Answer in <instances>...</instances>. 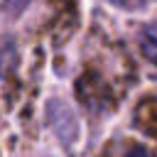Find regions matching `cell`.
Listing matches in <instances>:
<instances>
[{"mask_svg":"<svg viewBox=\"0 0 157 157\" xmlns=\"http://www.w3.org/2000/svg\"><path fill=\"white\" fill-rule=\"evenodd\" d=\"M108 2H113V5H118V7H128V10H137V7H145V5H150L152 0H108Z\"/></svg>","mask_w":157,"mask_h":157,"instance_id":"2","label":"cell"},{"mask_svg":"<svg viewBox=\"0 0 157 157\" xmlns=\"http://www.w3.org/2000/svg\"><path fill=\"white\" fill-rule=\"evenodd\" d=\"M27 2H29V0H5V10H7L10 15H20V12L27 7Z\"/></svg>","mask_w":157,"mask_h":157,"instance_id":"3","label":"cell"},{"mask_svg":"<svg viewBox=\"0 0 157 157\" xmlns=\"http://www.w3.org/2000/svg\"><path fill=\"white\" fill-rule=\"evenodd\" d=\"M140 49H142V54H145L150 61L157 64V20L150 22V25L142 29V34H140Z\"/></svg>","mask_w":157,"mask_h":157,"instance_id":"1","label":"cell"},{"mask_svg":"<svg viewBox=\"0 0 157 157\" xmlns=\"http://www.w3.org/2000/svg\"><path fill=\"white\" fill-rule=\"evenodd\" d=\"M125 157H150V155H147L142 147H132V150H128V155H125Z\"/></svg>","mask_w":157,"mask_h":157,"instance_id":"4","label":"cell"}]
</instances>
